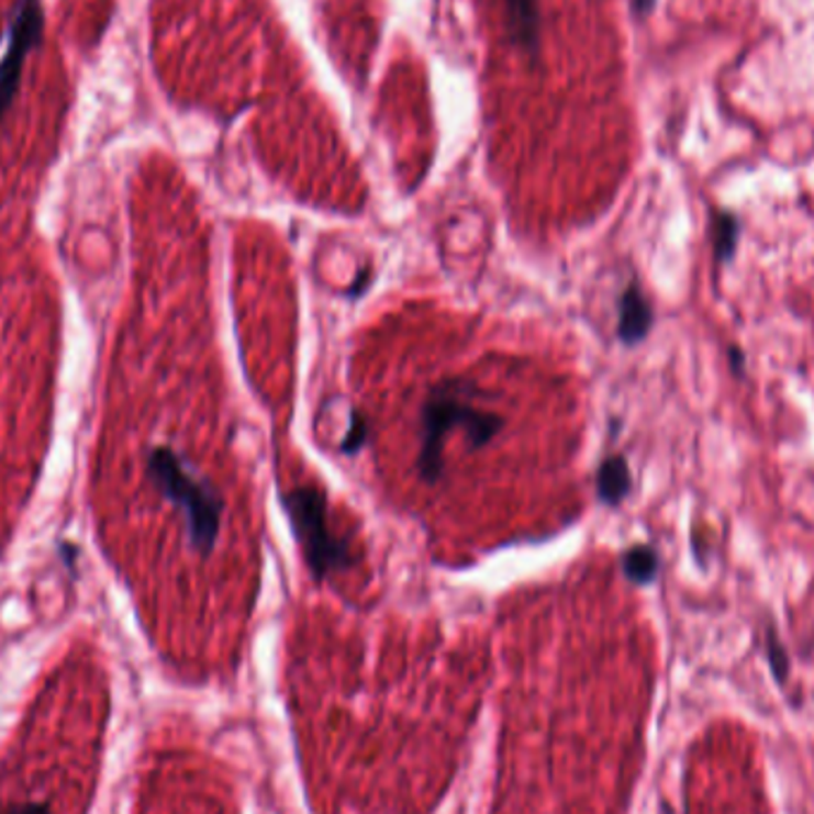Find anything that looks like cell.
Segmentation results:
<instances>
[{
	"mask_svg": "<svg viewBox=\"0 0 814 814\" xmlns=\"http://www.w3.org/2000/svg\"><path fill=\"white\" fill-rule=\"evenodd\" d=\"M371 283V267H363L355 275V281L348 286V298H363Z\"/></svg>",
	"mask_w": 814,
	"mask_h": 814,
	"instance_id": "obj_13",
	"label": "cell"
},
{
	"mask_svg": "<svg viewBox=\"0 0 814 814\" xmlns=\"http://www.w3.org/2000/svg\"><path fill=\"white\" fill-rule=\"evenodd\" d=\"M765 648H767V660H769V667H771V674H774V679H777L779 683H783L785 679H789L791 660H789V653H785V648H783V643H781L779 634L774 632V626H769V628H767Z\"/></svg>",
	"mask_w": 814,
	"mask_h": 814,
	"instance_id": "obj_11",
	"label": "cell"
},
{
	"mask_svg": "<svg viewBox=\"0 0 814 814\" xmlns=\"http://www.w3.org/2000/svg\"><path fill=\"white\" fill-rule=\"evenodd\" d=\"M653 324L655 310L650 298L640 289L636 279L628 281L617 300V338L626 348H634L640 341L648 338Z\"/></svg>",
	"mask_w": 814,
	"mask_h": 814,
	"instance_id": "obj_5",
	"label": "cell"
},
{
	"mask_svg": "<svg viewBox=\"0 0 814 814\" xmlns=\"http://www.w3.org/2000/svg\"><path fill=\"white\" fill-rule=\"evenodd\" d=\"M653 3H655V0H634V10L638 14H648L650 8H653Z\"/></svg>",
	"mask_w": 814,
	"mask_h": 814,
	"instance_id": "obj_15",
	"label": "cell"
},
{
	"mask_svg": "<svg viewBox=\"0 0 814 814\" xmlns=\"http://www.w3.org/2000/svg\"><path fill=\"white\" fill-rule=\"evenodd\" d=\"M728 363H732L734 375H743V371H746V355H743V350L736 346L728 348Z\"/></svg>",
	"mask_w": 814,
	"mask_h": 814,
	"instance_id": "obj_14",
	"label": "cell"
},
{
	"mask_svg": "<svg viewBox=\"0 0 814 814\" xmlns=\"http://www.w3.org/2000/svg\"><path fill=\"white\" fill-rule=\"evenodd\" d=\"M508 5V26L512 38L520 46H536L538 32V10L536 0H505Z\"/></svg>",
	"mask_w": 814,
	"mask_h": 814,
	"instance_id": "obj_8",
	"label": "cell"
},
{
	"mask_svg": "<svg viewBox=\"0 0 814 814\" xmlns=\"http://www.w3.org/2000/svg\"><path fill=\"white\" fill-rule=\"evenodd\" d=\"M281 508L314 583H324L328 577L357 565L353 540L348 536L338 538L328 528V500L320 486L305 483L291 489L281 495Z\"/></svg>",
	"mask_w": 814,
	"mask_h": 814,
	"instance_id": "obj_3",
	"label": "cell"
},
{
	"mask_svg": "<svg viewBox=\"0 0 814 814\" xmlns=\"http://www.w3.org/2000/svg\"><path fill=\"white\" fill-rule=\"evenodd\" d=\"M146 475L155 491L183 514L189 546L203 557L212 555V550L218 548L226 510L224 495L218 486L200 477L183 460V455L167 446H157L148 453Z\"/></svg>",
	"mask_w": 814,
	"mask_h": 814,
	"instance_id": "obj_2",
	"label": "cell"
},
{
	"mask_svg": "<svg viewBox=\"0 0 814 814\" xmlns=\"http://www.w3.org/2000/svg\"><path fill=\"white\" fill-rule=\"evenodd\" d=\"M660 553L650 543H636L622 553V575L636 586H650L660 577Z\"/></svg>",
	"mask_w": 814,
	"mask_h": 814,
	"instance_id": "obj_7",
	"label": "cell"
},
{
	"mask_svg": "<svg viewBox=\"0 0 814 814\" xmlns=\"http://www.w3.org/2000/svg\"><path fill=\"white\" fill-rule=\"evenodd\" d=\"M740 236V222L734 212H717L714 218V255L720 263H728L736 255Z\"/></svg>",
	"mask_w": 814,
	"mask_h": 814,
	"instance_id": "obj_9",
	"label": "cell"
},
{
	"mask_svg": "<svg viewBox=\"0 0 814 814\" xmlns=\"http://www.w3.org/2000/svg\"><path fill=\"white\" fill-rule=\"evenodd\" d=\"M43 24H46V20H43L41 0H20L10 22L8 51L3 60H0V120L14 103L26 55L41 43Z\"/></svg>",
	"mask_w": 814,
	"mask_h": 814,
	"instance_id": "obj_4",
	"label": "cell"
},
{
	"mask_svg": "<svg viewBox=\"0 0 814 814\" xmlns=\"http://www.w3.org/2000/svg\"><path fill=\"white\" fill-rule=\"evenodd\" d=\"M367 443H369V422L365 420V414L360 410H350V422H348L346 434H343L338 443V453L353 457L357 453H363L367 448Z\"/></svg>",
	"mask_w": 814,
	"mask_h": 814,
	"instance_id": "obj_10",
	"label": "cell"
},
{
	"mask_svg": "<svg viewBox=\"0 0 814 814\" xmlns=\"http://www.w3.org/2000/svg\"><path fill=\"white\" fill-rule=\"evenodd\" d=\"M486 391L471 377H443L426 389L417 414V457L414 471L422 483L436 486L446 477V441L460 432L467 438V450L477 453L503 434L505 417L500 412L479 408Z\"/></svg>",
	"mask_w": 814,
	"mask_h": 814,
	"instance_id": "obj_1",
	"label": "cell"
},
{
	"mask_svg": "<svg viewBox=\"0 0 814 814\" xmlns=\"http://www.w3.org/2000/svg\"><path fill=\"white\" fill-rule=\"evenodd\" d=\"M634 489L632 467L624 455H607L595 469V495L607 508H620Z\"/></svg>",
	"mask_w": 814,
	"mask_h": 814,
	"instance_id": "obj_6",
	"label": "cell"
},
{
	"mask_svg": "<svg viewBox=\"0 0 814 814\" xmlns=\"http://www.w3.org/2000/svg\"><path fill=\"white\" fill-rule=\"evenodd\" d=\"M0 814H53V800H14L0 807Z\"/></svg>",
	"mask_w": 814,
	"mask_h": 814,
	"instance_id": "obj_12",
	"label": "cell"
}]
</instances>
